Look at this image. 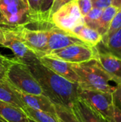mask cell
<instances>
[{"instance_id": "6da1fadb", "label": "cell", "mask_w": 121, "mask_h": 122, "mask_svg": "<svg viewBox=\"0 0 121 122\" xmlns=\"http://www.w3.org/2000/svg\"><path fill=\"white\" fill-rule=\"evenodd\" d=\"M29 69L41 86L43 94L54 105L71 109L79 98L80 86L54 73L39 61L28 65Z\"/></svg>"}, {"instance_id": "7a4b0ae2", "label": "cell", "mask_w": 121, "mask_h": 122, "mask_svg": "<svg viewBox=\"0 0 121 122\" xmlns=\"http://www.w3.org/2000/svg\"><path fill=\"white\" fill-rule=\"evenodd\" d=\"M73 71L77 74L81 89L96 90L113 93L117 84L105 71L97 59L80 64H71Z\"/></svg>"}, {"instance_id": "3957f363", "label": "cell", "mask_w": 121, "mask_h": 122, "mask_svg": "<svg viewBox=\"0 0 121 122\" xmlns=\"http://www.w3.org/2000/svg\"><path fill=\"white\" fill-rule=\"evenodd\" d=\"M5 79L18 91L27 94H43L41 86L27 64L16 59L5 74Z\"/></svg>"}, {"instance_id": "277c9868", "label": "cell", "mask_w": 121, "mask_h": 122, "mask_svg": "<svg viewBox=\"0 0 121 122\" xmlns=\"http://www.w3.org/2000/svg\"><path fill=\"white\" fill-rule=\"evenodd\" d=\"M10 28L39 58L48 54L49 29H31L25 26H17Z\"/></svg>"}, {"instance_id": "5b68a950", "label": "cell", "mask_w": 121, "mask_h": 122, "mask_svg": "<svg viewBox=\"0 0 121 122\" xmlns=\"http://www.w3.org/2000/svg\"><path fill=\"white\" fill-rule=\"evenodd\" d=\"M49 21L53 26L71 33L75 27L84 24L76 0L61 7L51 15Z\"/></svg>"}, {"instance_id": "8992f818", "label": "cell", "mask_w": 121, "mask_h": 122, "mask_svg": "<svg viewBox=\"0 0 121 122\" xmlns=\"http://www.w3.org/2000/svg\"><path fill=\"white\" fill-rule=\"evenodd\" d=\"M97 55L98 50L96 46H91L86 44H79L55 51L46 56L71 64H80L92 59H96Z\"/></svg>"}, {"instance_id": "52a82bcc", "label": "cell", "mask_w": 121, "mask_h": 122, "mask_svg": "<svg viewBox=\"0 0 121 122\" xmlns=\"http://www.w3.org/2000/svg\"><path fill=\"white\" fill-rule=\"evenodd\" d=\"M79 98L86 102L94 110L100 113L107 121L113 117L115 107L112 93L81 89Z\"/></svg>"}, {"instance_id": "ba28073f", "label": "cell", "mask_w": 121, "mask_h": 122, "mask_svg": "<svg viewBox=\"0 0 121 122\" xmlns=\"http://www.w3.org/2000/svg\"><path fill=\"white\" fill-rule=\"evenodd\" d=\"M3 29L4 39L1 45L11 49L16 60L27 65L39 61V56L24 43L10 27L3 26Z\"/></svg>"}, {"instance_id": "9c48e42d", "label": "cell", "mask_w": 121, "mask_h": 122, "mask_svg": "<svg viewBox=\"0 0 121 122\" xmlns=\"http://www.w3.org/2000/svg\"><path fill=\"white\" fill-rule=\"evenodd\" d=\"M0 9L9 27L31 24L29 6L22 0H0Z\"/></svg>"}, {"instance_id": "30bf717a", "label": "cell", "mask_w": 121, "mask_h": 122, "mask_svg": "<svg viewBox=\"0 0 121 122\" xmlns=\"http://www.w3.org/2000/svg\"><path fill=\"white\" fill-rule=\"evenodd\" d=\"M85 44L71 32L66 31L55 26L48 30V54L73 44Z\"/></svg>"}, {"instance_id": "8fae6325", "label": "cell", "mask_w": 121, "mask_h": 122, "mask_svg": "<svg viewBox=\"0 0 121 122\" xmlns=\"http://www.w3.org/2000/svg\"><path fill=\"white\" fill-rule=\"evenodd\" d=\"M39 61L46 67L57 74L58 75L65 78L66 79L74 82H79V79L71 67V63L65 61L53 58L48 56H44L39 58Z\"/></svg>"}, {"instance_id": "7c38bea8", "label": "cell", "mask_w": 121, "mask_h": 122, "mask_svg": "<svg viewBox=\"0 0 121 122\" xmlns=\"http://www.w3.org/2000/svg\"><path fill=\"white\" fill-rule=\"evenodd\" d=\"M98 50L97 60L105 71L113 78L115 83L121 84V59L111 54Z\"/></svg>"}, {"instance_id": "4fadbf2b", "label": "cell", "mask_w": 121, "mask_h": 122, "mask_svg": "<svg viewBox=\"0 0 121 122\" xmlns=\"http://www.w3.org/2000/svg\"><path fill=\"white\" fill-rule=\"evenodd\" d=\"M71 109L79 122H108L100 113L80 98L73 104Z\"/></svg>"}, {"instance_id": "5bb4252c", "label": "cell", "mask_w": 121, "mask_h": 122, "mask_svg": "<svg viewBox=\"0 0 121 122\" xmlns=\"http://www.w3.org/2000/svg\"><path fill=\"white\" fill-rule=\"evenodd\" d=\"M16 92L25 106L56 116L54 104L44 94H27L17 89Z\"/></svg>"}, {"instance_id": "9a60e30c", "label": "cell", "mask_w": 121, "mask_h": 122, "mask_svg": "<svg viewBox=\"0 0 121 122\" xmlns=\"http://www.w3.org/2000/svg\"><path fill=\"white\" fill-rule=\"evenodd\" d=\"M0 101L21 109L25 106L21 100L16 89L5 78L0 80Z\"/></svg>"}, {"instance_id": "2e32d148", "label": "cell", "mask_w": 121, "mask_h": 122, "mask_svg": "<svg viewBox=\"0 0 121 122\" xmlns=\"http://www.w3.org/2000/svg\"><path fill=\"white\" fill-rule=\"evenodd\" d=\"M71 33L85 44L94 47L97 46L101 43L103 38L97 31L88 26L85 24L75 27Z\"/></svg>"}, {"instance_id": "e0dca14e", "label": "cell", "mask_w": 121, "mask_h": 122, "mask_svg": "<svg viewBox=\"0 0 121 122\" xmlns=\"http://www.w3.org/2000/svg\"><path fill=\"white\" fill-rule=\"evenodd\" d=\"M0 116L7 122H29V118L21 109L1 101Z\"/></svg>"}, {"instance_id": "ac0fdd59", "label": "cell", "mask_w": 121, "mask_h": 122, "mask_svg": "<svg viewBox=\"0 0 121 122\" xmlns=\"http://www.w3.org/2000/svg\"><path fill=\"white\" fill-rule=\"evenodd\" d=\"M105 49H97L106 51L111 55L121 59V26L107 39L102 40L101 43Z\"/></svg>"}, {"instance_id": "d6986e66", "label": "cell", "mask_w": 121, "mask_h": 122, "mask_svg": "<svg viewBox=\"0 0 121 122\" xmlns=\"http://www.w3.org/2000/svg\"><path fill=\"white\" fill-rule=\"evenodd\" d=\"M118 10L119 9H118L117 7L113 5L103 10L102 15L100 17L98 21L97 22L96 29V30L102 36H103L108 31L111 26V22Z\"/></svg>"}, {"instance_id": "ffe728a7", "label": "cell", "mask_w": 121, "mask_h": 122, "mask_svg": "<svg viewBox=\"0 0 121 122\" xmlns=\"http://www.w3.org/2000/svg\"><path fill=\"white\" fill-rule=\"evenodd\" d=\"M28 118L36 122H59L56 116L24 106L22 109Z\"/></svg>"}, {"instance_id": "44dd1931", "label": "cell", "mask_w": 121, "mask_h": 122, "mask_svg": "<svg viewBox=\"0 0 121 122\" xmlns=\"http://www.w3.org/2000/svg\"><path fill=\"white\" fill-rule=\"evenodd\" d=\"M41 3H42V0H27L31 23L38 24L53 25V24H45L43 21L41 16Z\"/></svg>"}, {"instance_id": "7402d4cb", "label": "cell", "mask_w": 121, "mask_h": 122, "mask_svg": "<svg viewBox=\"0 0 121 122\" xmlns=\"http://www.w3.org/2000/svg\"><path fill=\"white\" fill-rule=\"evenodd\" d=\"M56 117L59 122H79L71 109L59 105H54Z\"/></svg>"}, {"instance_id": "603a6c76", "label": "cell", "mask_w": 121, "mask_h": 122, "mask_svg": "<svg viewBox=\"0 0 121 122\" xmlns=\"http://www.w3.org/2000/svg\"><path fill=\"white\" fill-rule=\"evenodd\" d=\"M102 13H103V9L93 7L91 10L85 16H83L84 24L96 30L97 22L98 21L100 17L101 16Z\"/></svg>"}, {"instance_id": "cb8c5ba5", "label": "cell", "mask_w": 121, "mask_h": 122, "mask_svg": "<svg viewBox=\"0 0 121 122\" xmlns=\"http://www.w3.org/2000/svg\"><path fill=\"white\" fill-rule=\"evenodd\" d=\"M54 0H42L41 6V16L43 21L47 24H52L49 21V12Z\"/></svg>"}, {"instance_id": "d4e9b609", "label": "cell", "mask_w": 121, "mask_h": 122, "mask_svg": "<svg viewBox=\"0 0 121 122\" xmlns=\"http://www.w3.org/2000/svg\"><path fill=\"white\" fill-rule=\"evenodd\" d=\"M121 26V8L119 9V10L118 11L117 14H116L115 17L113 18L111 26L108 29V31H107V33L103 36L102 40H104L106 39H107L108 36H110L113 33H114L116 31H117L120 27Z\"/></svg>"}, {"instance_id": "484cf974", "label": "cell", "mask_w": 121, "mask_h": 122, "mask_svg": "<svg viewBox=\"0 0 121 122\" xmlns=\"http://www.w3.org/2000/svg\"><path fill=\"white\" fill-rule=\"evenodd\" d=\"M16 61V59H10L0 54V73L5 75L11 65Z\"/></svg>"}, {"instance_id": "4316f807", "label": "cell", "mask_w": 121, "mask_h": 122, "mask_svg": "<svg viewBox=\"0 0 121 122\" xmlns=\"http://www.w3.org/2000/svg\"><path fill=\"white\" fill-rule=\"evenodd\" d=\"M76 2L83 16H85L93 8L91 0H76Z\"/></svg>"}, {"instance_id": "83f0119b", "label": "cell", "mask_w": 121, "mask_h": 122, "mask_svg": "<svg viewBox=\"0 0 121 122\" xmlns=\"http://www.w3.org/2000/svg\"><path fill=\"white\" fill-rule=\"evenodd\" d=\"M113 104L116 108L121 111V84H118L115 91L112 93Z\"/></svg>"}, {"instance_id": "f1b7e54d", "label": "cell", "mask_w": 121, "mask_h": 122, "mask_svg": "<svg viewBox=\"0 0 121 122\" xmlns=\"http://www.w3.org/2000/svg\"><path fill=\"white\" fill-rule=\"evenodd\" d=\"M73 0H54L51 7V9H50V12H49V19H50V17L51 16V15L55 13L56 11H58L61 7H62L63 6H64L65 4L72 1ZM51 23V22H50Z\"/></svg>"}, {"instance_id": "f546056e", "label": "cell", "mask_w": 121, "mask_h": 122, "mask_svg": "<svg viewBox=\"0 0 121 122\" xmlns=\"http://www.w3.org/2000/svg\"><path fill=\"white\" fill-rule=\"evenodd\" d=\"M91 2L93 7L103 10L112 5L113 0H91Z\"/></svg>"}, {"instance_id": "4dcf8cb0", "label": "cell", "mask_w": 121, "mask_h": 122, "mask_svg": "<svg viewBox=\"0 0 121 122\" xmlns=\"http://www.w3.org/2000/svg\"><path fill=\"white\" fill-rule=\"evenodd\" d=\"M108 122H121V111L115 107L113 117L108 121Z\"/></svg>"}, {"instance_id": "1f68e13d", "label": "cell", "mask_w": 121, "mask_h": 122, "mask_svg": "<svg viewBox=\"0 0 121 122\" xmlns=\"http://www.w3.org/2000/svg\"><path fill=\"white\" fill-rule=\"evenodd\" d=\"M0 26H4V27H9V24H8L6 18L4 17V14H2L1 9H0Z\"/></svg>"}, {"instance_id": "d6a6232c", "label": "cell", "mask_w": 121, "mask_h": 122, "mask_svg": "<svg viewBox=\"0 0 121 122\" xmlns=\"http://www.w3.org/2000/svg\"><path fill=\"white\" fill-rule=\"evenodd\" d=\"M112 5L117 7L118 9L121 8V0H113Z\"/></svg>"}, {"instance_id": "836d02e7", "label": "cell", "mask_w": 121, "mask_h": 122, "mask_svg": "<svg viewBox=\"0 0 121 122\" xmlns=\"http://www.w3.org/2000/svg\"><path fill=\"white\" fill-rule=\"evenodd\" d=\"M4 39V29L3 26H0V44L1 45Z\"/></svg>"}, {"instance_id": "e575fe53", "label": "cell", "mask_w": 121, "mask_h": 122, "mask_svg": "<svg viewBox=\"0 0 121 122\" xmlns=\"http://www.w3.org/2000/svg\"><path fill=\"white\" fill-rule=\"evenodd\" d=\"M4 78H5V75H4V74H2L0 73V80L3 79H4Z\"/></svg>"}, {"instance_id": "d590c367", "label": "cell", "mask_w": 121, "mask_h": 122, "mask_svg": "<svg viewBox=\"0 0 121 122\" xmlns=\"http://www.w3.org/2000/svg\"><path fill=\"white\" fill-rule=\"evenodd\" d=\"M29 122H34V120H32V119H29Z\"/></svg>"}, {"instance_id": "8d00e7d4", "label": "cell", "mask_w": 121, "mask_h": 122, "mask_svg": "<svg viewBox=\"0 0 121 122\" xmlns=\"http://www.w3.org/2000/svg\"><path fill=\"white\" fill-rule=\"evenodd\" d=\"M22 1H23L26 4H27V5H28V4H27V0H22Z\"/></svg>"}, {"instance_id": "74e56055", "label": "cell", "mask_w": 121, "mask_h": 122, "mask_svg": "<svg viewBox=\"0 0 121 122\" xmlns=\"http://www.w3.org/2000/svg\"><path fill=\"white\" fill-rule=\"evenodd\" d=\"M0 122H7L5 120H3V119H0Z\"/></svg>"}, {"instance_id": "f35d334b", "label": "cell", "mask_w": 121, "mask_h": 122, "mask_svg": "<svg viewBox=\"0 0 121 122\" xmlns=\"http://www.w3.org/2000/svg\"><path fill=\"white\" fill-rule=\"evenodd\" d=\"M0 119H3V120H4V119H3V118H2V117H1V116H0Z\"/></svg>"}, {"instance_id": "ab89813d", "label": "cell", "mask_w": 121, "mask_h": 122, "mask_svg": "<svg viewBox=\"0 0 121 122\" xmlns=\"http://www.w3.org/2000/svg\"></svg>"}]
</instances>
